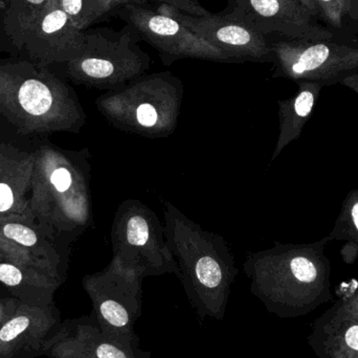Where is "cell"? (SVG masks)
<instances>
[{"instance_id":"9c48e42d","label":"cell","mask_w":358,"mask_h":358,"mask_svg":"<svg viewBox=\"0 0 358 358\" xmlns=\"http://www.w3.org/2000/svg\"><path fill=\"white\" fill-rule=\"evenodd\" d=\"M157 12L173 17L189 31L239 61L261 60L268 52L263 35L227 15L191 16L166 4H161Z\"/></svg>"},{"instance_id":"7a4b0ae2","label":"cell","mask_w":358,"mask_h":358,"mask_svg":"<svg viewBox=\"0 0 358 358\" xmlns=\"http://www.w3.org/2000/svg\"><path fill=\"white\" fill-rule=\"evenodd\" d=\"M34 220L55 239L82 229L88 219L85 178L71 153L37 138L29 200Z\"/></svg>"},{"instance_id":"8fae6325","label":"cell","mask_w":358,"mask_h":358,"mask_svg":"<svg viewBox=\"0 0 358 358\" xmlns=\"http://www.w3.org/2000/svg\"><path fill=\"white\" fill-rule=\"evenodd\" d=\"M0 238L12 244L29 266L64 282L66 255L61 250L58 240L41 229L34 219L0 217Z\"/></svg>"},{"instance_id":"7402d4cb","label":"cell","mask_w":358,"mask_h":358,"mask_svg":"<svg viewBox=\"0 0 358 358\" xmlns=\"http://www.w3.org/2000/svg\"><path fill=\"white\" fill-rule=\"evenodd\" d=\"M1 261H8V262L17 263V264L29 266L27 263L25 262L24 259L15 250L12 244L0 238V262Z\"/></svg>"},{"instance_id":"6da1fadb","label":"cell","mask_w":358,"mask_h":358,"mask_svg":"<svg viewBox=\"0 0 358 358\" xmlns=\"http://www.w3.org/2000/svg\"><path fill=\"white\" fill-rule=\"evenodd\" d=\"M0 117L18 134L41 138L75 131L84 115L65 82L48 67L22 59L0 61Z\"/></svg>"},{"instance_id":"4fadbf2b","label":"cell","mask_w":358,"mask_h":358,"mask_svg":"<svg viewBox=\"0 0 358 358\" xmlns=\"http://www.w3.org/2000/svg\"><path fill=\"white\" fill-rule=\"evenodd\" d=\"M231 6L227 16L261 35L287 29V0H231Z\"/></svg>"},{"instance_id":"ba28073f","label":"cell","mask_w":358,"mask_h":358,"mask_svg":"<svg viewBox=\"0 0 358 358\" xmlns=\"http://www.w3.org/2000/svg\"><path fill=\"white\" fill-rule=\"evenodd\" d=\"M83 286L92 299V315L111 340L131 349H140L134 323L141 315V298L122 286L109 285L100 275L84 278Z\"/></svg>"},{"instance_id":"603a6c76","label":"cell","mask_w":358,"mask_h":358,"mask_svg":"<svg viewBox=\"0 0 358 358\" xmlns=\"http://www.w3.org/2000/svg\"><path fill=\"white\" fill-rule=\"evenodd\" d=\"M315 103V96L310 92H303L299 94L294 102V109L296 115L305 117L309 115Z\"/></svg>"},{"instance_id":"4316f807","label":"cell","mask_w":358,"mask_h":358,"mask_svg":"<svg viewBox=\"0 0 358 358\" xmlns=\"http://www.w3.org/2000/svg\"><path fill=\"white\" fill-rule=\"evenodd\" d=\"M324 1H328V0H324Z\"/></svg>"},{"instance_id":"ac0fdd59","label":"cell","mask_w":358,"mask_h":358,"mask_svg":"<svg viewBox=\"0 0 358 358\" xmlns=\"http://www.w3.org/2000/svg\"><path fill=\"white\" fill-rule=\"evenodd\" d=\"M294 278L303 283H311L317 279V271L315 264L305 257H296L290 262Z\"/></svg>"},{"instance_id":"30bf717a","label":"cell","mask_w":358,"mask_h":358,"mask_svg":"<svg viewBox=\"0 0 358 358\" xmlns=\"http://www.w3.org/2000/svg\"><path fill=\"white\" fill-rule=\"evenodd\" d=\"M48 358H151L141 349L123 346L109 338L94 315L66 320L46 343Z\"/></svg>"},{"instance_id":"3957f363","label":"cell","mask_w":358,"mask_h":358,"mask_svg":"<svg viewBox=\"0 0 358 358\" xmlns=\"http://www.w3.org/2000/svg\"><path fill=\"white\" fill-rule=\"evenodd\" d=\"M136 37L140 36L129 24L121 31L86 29L83 54L66 63L67 76L78 84L107 86L142 75L149 69L150 58Z\"/></svg>"},{"instance_id":"484cf974","label":"cell","mask_w":358,"mask_h":358,"mask_svg":"<svg viewBox=\"0 0 358 358\" xmlns=\"http://www.w3.org/2000/svg\"><path fill=\"white\" fill-rule=\"evenodd\" d=\"M352 218L353 221H355V227H357L358 229V203L355 204V206H353Z\"/></svg>"},{"instance_id":"ffe728a7","label":"cell","mask_w":358,"mask_h":358,"mask_svg":"<svg viewBox=\"0 0 358 358\" xmlns=\"http://www.w3.org/2000/svg\"><path fill=\"white\" fill-rule=\"evenodd\" d=\"M20 302L0 285V327L14 315Z\"/></svg>"},{"instance_id":"cb8c5ba5","label":"cell","mask_w":358,"mask_h":358,"mask_svg":"<svg viewBox=\"0 0 358 358\" xmlns=\"http://www.w3.org/2000/svg\"><path fill=\"white\" fill-rule=\"evenodd\" d=\"M346 343L351 349L358 351V326L349 328L346 332Z\"/></svg>"},{"instance_id":"2e32d148","label":"cell","mask_w":358,"mask_h":358,"mask_svg":"<svg viewBox=\"0 0 358 358\" xmlns=\"http://www.w3.org/2000/svg\"><path fill=\"white\" fill-rule=\"evenodd\" d=\"M329 56V50L325 45H315L307 48L299 56L298 60L292 64V71L296 75H302L306 71H313L321 66Z\"/></svg>"},{"instance_id":"277c9868","label":"cell","mask_w":358,"mask_h":358,"mask_svg":"<svg viewBox=\"0 0 358 358\" xmlns=\"http://www.w3.org/2000/svg\"><path fill=\"white\" fill-rule=\"evenodd\" d=\"M119 15L136 29L142 39L159 50L166 64L182 58L219 62L239 61L189 31L173 17L138 4H125L119 10Z\"/></svg>"},{"instance_id":"8992f818","label":"cell","mask_w":358,"mask_h":358,"mask_svg":"<svg viewBox=\"0 0 358 358\" xmlns=\"http://www.w3.org/2000/svg\"><path fill=\"white\" fill-rule=\"evenodd\" d=\"M37 138H39L18 134L2 120L0 125V217L22 216L33 219L29 200Z\"/></svg>"},{"instance_id":"7c38bea8","label":"cell","mask_w":358,"mask_h":358,"mask_svg":"<svg viewBox=\"0 0 358 358\" xmlns=\"http://www.w3.org/2000/svg\"><path fill=\"white\" fill-rule=\"evenodd\" d=\"M62 283L39 269L8 261L0 262V285L21 302L52 304Z\"/></svg>"},{"instance_id":"e0dca14e","label":"cell","mask_w":358,"mask_h":358,"mask_svg":"<svg viewBox=\"0 0 358 358\" xmlns=\"http://www.w3.org/2000/svg\"><path fill=\"white\" fill-rule=\"evenodd\" d=\"M126 238L132 246H144L150 238L148 221L142 216H134L126 225Z\"/></svg>"},{"instance_id":"5bb4252c","label":"cell","mask_w":358,"mask_h":358,"mask_svg":"<svg viewBox=\"0 0 358 358\" xmlns=\"http://www.w3.org/2000/svg\"><path fill=\"white\" fill-rule=\"evenodd\" d=\"M50 0H0L2 27L8 39L18 50L23 36Z\"/></svg>"},{"instance_id":"5b68a950","label":"cell","mask_w":358,"mask_h":358,"mask_svg":"<svg viewBox=\"0 0 358 358\" xmlns=\"http://www.w3.org/2000/svg\"><path fill=\"white\" fill-rule=\"evenodd\" d=\"M85 44V31L73 25L59 0H50L23 36L18 50L24 60L48 67L75 60L83 54Z\"/></svg>"},{"instance_id":"44dd1931","label":"cell","mask_w":358,"mask_h":358,"mask_svg":"<svg viewBox=\"0 0 358 358\" xmlns=\"http://www.w3.org/2000/svg\"><path fill=\"white\" fill-rule=\"evenodd\" d=\"M157 107L149 102L141 103L140 106L138 107L136 111V121L141 126L145 128H152L157 125L159 121V113H157Z\"/></svg>"},{"instance_id":"d4e9b609","label":"cell","mask_w":358,"mask_h":358,"mask_svg":"<svg viewBox=\"0 0 358 358\" xmlns=\"http://www.w3.org/2000/svg\"><path fill=\"white\" fill-rule=\"evenodd\" d=\"M106 4L109 10H113V8L119 6H125V4H138V6H143L147 0H103Z\"/></svg>"},{"instance_id":"52a82bcc","label":"cell","mask_w":358,"mask_h":358,"mask_svg":"<svg viewBox=\"0 0 358 358\" xmlns=\"http://www.w3.org/2000/svg\"><path fill=\"white\" fill-rule=\"evenodd\" d=\"M61 323L55 303L20 302L14 315L0 327V358L43 357L46 343Z\"/></svg>"},{"instance_id":"d6986e66","label":"cell","mask_w":358,"mask_h":358,"mask_svg":"<svg viewBox=\"0 0 358 358\" xmlns=\"http://www.w3.org/2000/svg\"><path fill=\"white\" fill-rule=\"evenodd\" d=\"M155 1L171 6L191 16L203 17L210 14L198 0H155Z\"/></svg>"},{"instance_id":"9a60e30c","label":"cell","mask_w":358,"mask_h":358,"mask_svg":"<svg viewBox=\"0 0 358 358\" xmlns=\"http://www.w3.org/2000/svg\"><path fill=\"white\" fill-rule=\"evenodd\" d=\"M61 8L77 29L86 31L110 10L103 0H59Z\"/></svg>"}]
</instances>
